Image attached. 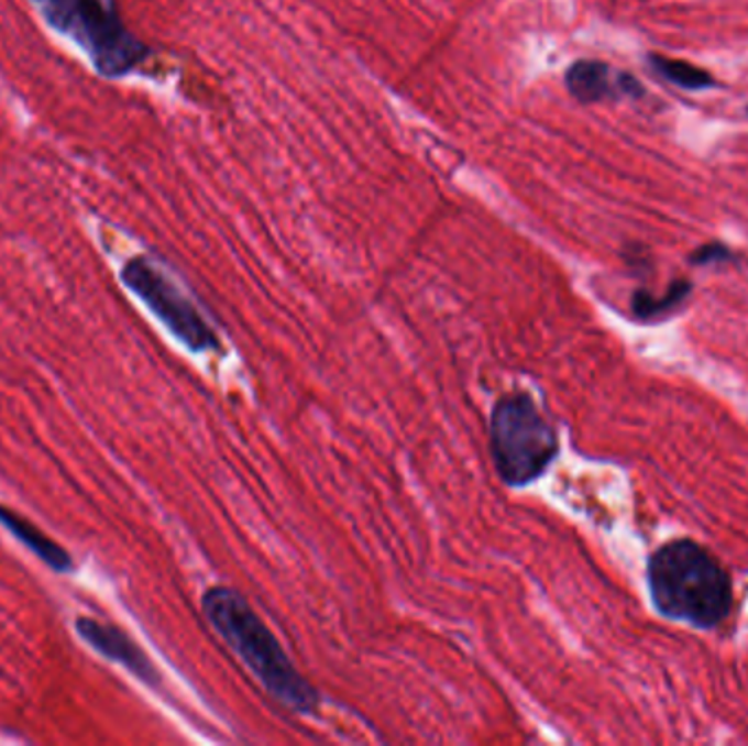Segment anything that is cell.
<instances>
[{"label":"cell","instance_id":"6da1fadb","mask_svg":"<svg viewBox=\"0 0 748 746\" xmlns=\"http://www.w3.org/2000/svg\"><path fill=\"white\" fill-rule=\"evenodd\" d=\"M201 608L212 628L283 707L296 714L316 712L320 705L316 688L296 670L280 641L241 593L228 586H210L201 595Z\"/></svg>","mask_w":748,"mask_h":746},{"label":"cell","instance_id":"7a4b0ae2","mask_svg":"<svg viewBox=\"0 0 748 746\" xmlns=\"http://www.w3.org/2000/svg\"><path fill=\"white\" fill-rule=\"evenodd\" d=\"M648 586L659 613L696 628H716L734 606L727 569L690 539L670 541L650 557Z\"/></svg>","mask_w":748,"mask_h":746},{"label":"cell","instance_id":"3957f363","mask_svg":"<svg viewBox=\"0 0 748 746\" xmlns=\"http://www.w3.org/2000/svg\"><path fill=\"white\" fill-rule=\"evenodd\" d=\"M42 18L70 37L103 77L130 75L150 48L125 26L119 0H31Z\"/></svg>","mask_w":748,"mask_h":746},{"label":"cell","instance_id":"277c9868","mask_svg":"<svg viewBox=\"0 0 748 746\" xmlns=\"http://www.w3.org/2000/svg\"><path fill=\"white\" fill-rule=\"evenodd\" d=\"M491 453L508 486L537 482L559 456V434L526 392L504 394L491 414Z\"/></svg>","mask_w":748,"mask_h":746},{"label":"cell","instance_id":"5b68a950","mask_svg":"<svg viewBox=\"0 0 748 746\" xmlns=\"http://www.w3.org/2000/svg\"><path fill=\"white\" fill-rule=\"evenodd\" d=\"M123 283L185 342L190 351L204 353L219 349V338L187 296L145 256L125 263Z\"/></svg>","mask_w":748,"mask_h":746},{"label":"cell","instance_id":"8992f818","mask_svg":"<svg viewBox=\"0 0 748 746\" xmlns=\"http://www.w3.org/2000/svg\"><path fill=\"white\" fill-rule=\"evenodd\" d=\"M77 633L97 652H101L103 657L125 666L141 681H145L150 685L161 683V674L154 668V663L150 661V657L121 628H117L112 624H101L92 617H79L77 619Z\"/></svg>","mask_w":748,"mask_h":746},{"label":"cell","instance_id":"52a82bcc","mask_svg":"<svg viewBox=\"0 0 748 746\" xmlns=\"http://www.w3.org/2000/svg\"><path fill=\"white\" fill-rule=\"evenodd\" d=\"M564 84L569 92L582 103H595L604 99H613L619 95L641 97L644 88L637 79L626 73H615L610 66L595 62V59H580L575 62L566 75Z\"/></svg>","mask_w":748,"mask_h":746},{"label":"cell","instance_id":"ba28073f","mask_svg":"<svg viewBox=\"0 0 748 746\" xmlns=\"http://www.w3.org/2000/svg\"><path fill=\"white\" fill-rule=\"evenodd\" d=\"M0 524L22 544L26 546L37 559L44 560L48 567L55 571H68L70 569V557L68 552L57 546L53 539H48L42 530H37L33 524H29L24 517L15 515L9 508L0 506Z\"/></svg>","mask_w":748,"mask_h":746},{"label":"cell","instance_id":"9c48e42d","mask_svg":"<svg viewBox=\"0 0 748 746\" xmlns=\"http://www.w3.org/2000/svg\"><path fill=\"white\" fill-rule=\"evenodd\" d=\"M650 66L663 79H668L670 84H674L679 88H685V90H705V88H712L716 84L714 77L707 70L696 68V66H692L688 62H681V59H670V57H663V55H652L650 57Z\"/></svg>","mask_w":748,"mask_h":746},{"label":"cell","instance_id":"30bf717a","mask_svg":"<svg viewBox=\"0 0 748 746\" xmlns=\"http://www.w3.org/2000/svg\"><path fill=\"white\" fill-rule=\"evenodd\" d=\"M692 292V285L688 281H676L670 292L663 296V298H652L650 294L646 292H639L635 294L632 298V311L639 316V318H652V316H659L676 305H681Z\"/></svg>","mask_w":748,"mask_h":746},{"label":"cell","instance_id":"8fae6325","mask_svg":"<svg viewBox=\"0 0 748 746\" xmlns=\"http://www.w3.org/2000/svg\"><path fill=\"white\" fill-rule=\"evenodd\" d=\"M725 261H734V252L723 243L703 245L692 254L694 265H710V263H725Z\"/></svg>","mask_w":748,"mask_h":746}]
</instances>
